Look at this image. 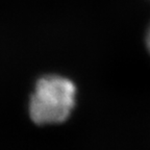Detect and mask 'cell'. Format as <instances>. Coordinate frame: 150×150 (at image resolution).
<instances>
[{
    "label": "cell",
    "mask_w": 150,
    "mask_h": 150,
    "mask_svg": "<svg viewBox=\"0 0 150 150\" xmlns=\"http://www.w3.org/2000/svg\"><path fill=\"white\" fill-rule=\"evenodd\" d=\"M76 88L68 78L47 75L37 81L29 101V115L37 124L65 121L75 104Z\"/></svg>",
    "instance_id": "1"
},
{
    "label": "cell",
    "mask_w": 150,
    "mask_h": 150,
    "mask_svg": "<svg viewBox=\"0 0 150 150\" xmlns=\"http://www.w3.org/2000/svg\"><path fill=\"white\" fill-rule=\"evenodd\" d=\"M146 46H147V49L148 51L150 52V25L149 27H148V30L147 33H146Z\"/></svg>",
    "instance_id": "2"
}]
</instances>
